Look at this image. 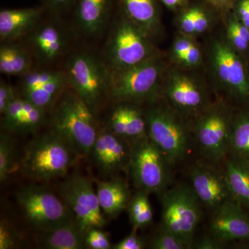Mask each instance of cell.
I'll return each instance as SVG.
<instances>
[{
  "label": "cell",
  "mask_w": 249,
  "mask_h": 249,
  "mask_svg": "<svg viewBox=\"0 0 249 249\" xmlns=\"http://www.w3.org/2000/svg\"><path fill=\"white\" fill-rule=\"evenodd\" d=\"M235 114L228 103L219 98L192 121V130L196 144L208 160L219 163L230 151Z\"/></svg>",
  "instance_id": "9"
},
{
  "label": "cell",
  "mask_w": 249,
  "mask_h": 249,
  "mask_svg": "<svg viewBox=\"0 0 249 249\" xmlns=\"http://www.w3.org/2000/svg\"><path fill=\"white\" fill-rule=\"evenodd\" d=\"M123 11L152 40L162 32L160 9L156 0H121Z\"/></svg>",
  "instance_id": "23"
},
{
  "label": "cell",
  "mask_w": 249,
  "mask_h": 249,
  "mask_svg": "<svg viewBox=\"0 0 249 249\" xmlns=\"http://www.w3.org/2000/svg\"><path fill=\"white\" fill-rule=\"evenodd\" d=\"M28 37L33 56L44 63L53 62L65 53L70 42L66 28L55 22L39 23Z\"/></svg>",
  "instance_id": "17"
},
{
  "label": "cell",
  "mask_w": 249,
  "mask_h": 249,
  "mask_svg": "<svg viewBox=\"0 0 249 249\" xmlns=\"http://www.w3.org/2000/svg\"><path fill=\"white\" fill-rule=\"evenodd\" d=\"M96 116L70 87L52 107L51 125L79 157L90 155L98 135Z\"/></svg>",
  "instance_id": "3"
},
{
  "label": "cell",
  "mask_w": 249,
  "mask_h": 249,
  "mask_svg": "<svg viewBox=\"0 0 249 249\" xmlns=\"http://www.w3.org/2000/svg\"><path fill=\"white\" fill-rule=\"evenodd\" d=\"M169 9L175 10L186 5L188 0H160Z\"/></svg>",
  "instance_id": "45"
},
{
  "label": "cell",
  "mask_w": 249,
  "mask_h": 249,
  "mask_svg": "<svg viewBox=\"0 0 249 249\" xmlns=\"http://www.w3.org/2000/svg\"><path fill=\"white\" fill-rule=\"evenodd\" d=\"M194 13L196 36L201 35L209 31L213 25V18L209 10L199 4L193 5Z\"/></svg>",
  "instance_id": "34"
},
{
  "label": "cell",
  "mask_w": 249,
  "mask_h": 249,
  "mask_svg": "<svg viewBox=\"0 0 249 249\" xmlns=\"http://www.w3.org/2000/svg\"><path fill=\"white\" fill-rule=\"evenodd\" d=\"M224 18V34L227 40L245 58V55L249 53V29L237 19L231 10L228 11Z\"/></svg>",
  "instance_id": "29"
},
{
  "label": "cell",
  "mask_w": 249,
  "mask_h": 249,
  "mask_svg": "<svg viewBox=\"0 0 249 249\" xmlns=\"http://www.w3.org/2000/svg\"><path fill=\"white\" fill-rule=\"evenodd\" d=\"M229 152L249 163V109L235 113Z\"/></svg>",
  "instance_id": "27"
},
{
  "label": "cell",
  "mask_w": 249,
  "mask_h": 249,
  "mask_svg": "<svg viewBox=\"0 0 249 249\" xmlns=\"http://www.w3.org/2000/svg\"><path fill=\"white\" fill-rule=\"evenodd\" d=\"M77 25L85 35L98 36L104 30L110 14L111 0H78Z\"/></svg>",
  "instance_id": "21"
},
{
  "label": "cell",
  "mask_w": 249,
  "mask_h": 249,
  "mask_svg": "<svg viewBox=\"0 0 249 249\" xmlns=\"http://www.w3.org/2000/svg\"><path fill=\"white\" fill-rule=\"evenodd\" d=\"M37 242L48 249H82L85 248V235L75 219L58 227L37 231Z\"/></svg>",
  "instance_id": "24"
},
{
  "label": "cell",
  "mask_w": 249,
  "mask_h": 249,
  "mask_svg": "<svg viewBox=\"0 0 249 249\" xmlns=\"http://www.w3.org/2000/svg\"><path fill=\"white\" fill-rule=\"evenodd\" d=\"M74 0H45L46 5L52 11L58 12L66 9Z\"/></svg>",
  "instance_id": "44"
},
{
  "label": "cell",
  "mask_w": 249,
  "mask_h": 249,
  "mask_svg": "<svg viewBox=\"0 0 249 249\" xmlns=\"http://www.w3.org/2000/svg\"><path fill=\"white\" fill-rule=\"evenodd\" d=\"M224 178L232 200L249 208V163L232 157L226 163Z\"/></svg>",
  "instance_id": "26"
},
{
  "label": "cell",
  "mask_w": 249,
  "mask_h": 249,
  "mask_svg": "<svg viewBox=\"0 0 249 249\" xmlns=\"http://www.w3.org/2000/svg\"><path fill=\"white\" fill-rule=\"evenodd\" d=\"M43 14L41 7L4 9L0 11L1 42H16L29 36L40 22Z\"/></svg>",
  "instance_id": "20"
},
{
  "label": "cell",
  "mask_w": 249,
  "mask_h": 249,
  "mask_svg": "<svg viewBox=\"0 0 249 249\" xmlns=\"http://www.w3.org/2000/svg\"><path fill=\"white\" fill-rule=\"evenodd\" d=\"M20 78L21 96L46 111L70 87L66 73L60 70L32 69Z\"/></svg>",
  "instance_id": "15"
},
{
  "label": "cell",
  "mask_w": 249,
  "mask_h": 249,
  "mask_svg": "<svg viewBox=\"0 0 249 249\" xmlns=\"http://www.w3.org/2000/svg\"><path fill=\"white\" fill-rule=\"evenodd\" d=\"M137 230L132 231L127 237L113 246L114 249H142L145 248V242L137 233Z\"/></svg>",
  "instance_id": "40"
},
{
  "label": "cell",
  "mask_w": 249,
  "mask_h": 249,
  "mask_svg": "<svg viewBox=\"0 0 249 249\" xmlns=\"http://www.w3.org/2000/svg\"><path fill=\"white\" fill-rule=\"evenodd\" d=\"M79 155L60 134L51 130L31 141L22 160V170L35 181L65 176Z\"/></svg>",
  "instance_id": "5"
},
{
  "label": "cell",
  "mask_w": 249,
  "mask_h": 249,
  "mask_svg": "<svg viewBox=\"0 0 249 249\" xmlns=\"http://www.w3.org/2000/svg\"><path fill=\"white\" fill-rule=\"evenodd\" d=\"M196 42L195 37L183 35L180 33L176 36L172 45L170 56L171 60L186 53Z\"/></svg>",
  "instance_id": "38"
},
{
  "label": "cell",
  "mask_w": 249,
  "mask_h": 249,
  "mask_svg": "<svg viewBox=\"0 0 249 249\" xmlns=\"http://www.w3.org/2000/svg\"><path fill=\"white\" fill-rule=\"evenodd\" d=\"M17 231L9 222L1 221L0 224V249H11L17 247L19 243Z\"/></svg>",
  "instance_id": "36"
},
{
  "label": "cell",
  "mask_w": 249,
  "mask_h": 249,
  "mask_svg": "<svg viewBox=\"0 0 249 249\" xmlns=\"http://www.w3.org/2000/svg\"><path fill=\"white\" fill-rule=\"evenodd\" d=\"M191 187L202 206L214 212L232 199L224 175L210 165L198 163L190 172Z\"/></svg>",
  "instance_id": "16"
},
{
  "label": "cell",
  "mask_w": 249,
  "mask_h": 249,
  "mask_svg": "<svg viewBox=\"0 0 249 249\" xmlns=\"http://www.w3.org/2000/svg\"><path fill=\"white\" fill-rule=\"evenodd\" d=\"M18 94L14 87L4 80L0 83V113L2 114L13 101L18 97Z\"/></svg>",
  "instance_id": "39"
},
{
  "label": "cell",
  "mask_w": 249,
  "mask_h": 249,
  "mask_svg": "<svg viewBox=\"0 0 249 249\" xmlns=\"http://www.w3.org/2000/svg\"><path fill=\"white\" fill-rule=\"evenodd\" d=\"M224 243L218 240L213 235H207L196 242L194 241L192 248L197 249H221Z\"/></svg>",
  "instance_id": "42"
},
{
  "label": "cell",
  "mask_w": 249,
  "mask_h": 249,
  "mask_svg": "<svg viewBox=\"0 0 249 249\" xmlns=\"http://www.w3.org/2000/svg\"><path fill=\"white\" fill-rule=\"evenodd\" d=\"M247 66H248V70H249V65H248V64H247Z\"/></svg>",
  "instance_id": "46"
},
{
  "label": "cell",
  "mask_w": 249,
  "mask_h": 249,
  "mask_svg": "<svg viewBox=\"0 0 249 249\" xmlns=\"http://www.w3.org/2000/svg\"><path fill=\"white\" fill-rule=\"evenodd\" d=\"M196 70L170 65L163 75L160 89V98L191 121L213 102L209 80Z\"/></svg>",
  "instance_id": "6"
},
{
  "label": "cell",
  "mask_w": 249,
  "mask_h": 249,
  "mask_svg": "<svg viewBox=\"0 0 249 249\" xmlns=\"http://www.w3.org/2000/svg\"><path fill=\"white\" fill-rule=\"evenodd\" d=\"M143 109L148 138L171 166L184 160L189 147L191 121L185 119L161 98Z\"/></svg>",
  "instance_id": "4"
},
{
  "label": "cell",
  "mask_w": 249,
  "mask_h": 249,
  "mask_svg": "<svg viewBox=\"0 0 249 249\" xmlns=\"http://www.w3.org/2000/svg\"><path fill=\"white\" fill-rule=\"evenodd\" d=\"M129 221L134 230L148 227L153 220V211L148 198V193L142 191L136 192L128 207Z\"/></svg>",
  "instance_id": "28"
},
{
  "label": "cell",
  "mask_w": 249,
  "mask_h": 249,
  "mask_svg": "<svg viewBox=\"0 0 249 249\" xmlns=\"http://www.w3.org/2000/svg\"><path fill=\"white\" fill-rule=\"evenodd\" d=\"M16 146L9 132H1L0 137V181L4 182L12 172L16 160Z\"/></svg>",
  "instance_id": "31"
},
{
  "label": "cell",
  "mask_w": 249,
  "mask_h": 249,
  "mask_svg": "<svg viewBox=\"0 0 249 249\" xmlns=\"http://www.w3.org/2000/svg\"><path fill=\"white\" fill-rule=\"evenodd\" d=\"M64 71L70 88L97 116L109 99V69L103 59L86 51L76 52L67 59Z\"/></svg>",
  "instance_id": "7"
},
{
  "label": "cell",
  "mask_w": 249,
  "mask_h": 249,
  "mask_svg": "<svg viewBox=\"0 0 249 249\" xmlns=\"http://www.w3.org/2000/svg\"><path fill=\"white\" fill-rule=\"evenodd\" d=\"M204 67L212 90L222 99L249 104V72L245 57L224 34H213L205 42Z\"/></svg>",
  "instance_id": "1"
},
{
  "label": "cell",
  "mask_w": 249,
  "mask_h": 249,
  "mask_svg": "<svg viewBox=\"0 0 249 249\" xmlns=\"http://www.w3.org/2000/svg\"><path fill=\"white\" fill-rule=\"evenodd\" d=\"M162 204V227L181 237L192 248L202 206L192 187L180 184L165 191Z\"/></svg>",
  "instance_id": "11"
},
{
  "label": "cell",
  "mask_w": 249,
  "mask_h": 249,
  "mask_svg": "<svg viewBox=\"0 0 249 249\" xmlns=\"http://www.w3.org/2000/svg\"><path fill=\"white\" fill-rule=\"evenodd\" d=\"M150 248L153 249H190L178 236L162 227L161 230L152 239Z\"/></svg>",
  "instance_id": "32"
},
{
  "label": "cell",
  "mask_w": 249,
  "mask_h": 249,
  "mask_svg": "<svg viewBox=\"0 0 249 249\" xmlns=\"http://www.w3.org/2000/svg\"><path fill=\"white\" fill-rule=\"evenodd\" d=\"M231 11L237 19L249 29V0H237Z\"/></svg>",
  "instance_id": "41"
},
{
  "label": "cell",
  "mask_w": 249,
  "mask_h": 249,
  "mask_svg": "<svg viewBox=\"0 0 249 249\" xmlns=\"http://www.w3.org/2000/svg\"><path fill=\"white\" fill-rule=\"evenodd\" d=\"M204 51L196 42L188 52L173 59L172 62L174 65L183 68L197 70L204 66Z\"/></svg>",
  "instance_id": "33"
},
{
  "label": "cell",
  "mask_w": 249,
  "mask_h": 249,
  "mask_svg": "<svg viewBox=\"0 0 249 249\" xmlns=\"http://www.w3.org/2000/svg\"><path fill=\"white\" fill-rule=\"evenodd\" d=\"M160 52L151 37L122 11L111 27L103 59L111 70H119L142 63Z\"/></svg>",
  "instance_id": "8"
},
{
  "label": "cell",
  "mask_w": 249,
  "mask_h": 249,
  "mask_svg": "<svg viewBox=\"0 0 249 249\" xmlns=\"http://www.w3.org/2000/svg\"><path fill=\"white\" fill-rule=\"evenodd\" d=\"M127 111V135L126 139L132 145L147 134V124L144 110L141 106L125 103Z\"/></svg>",
  "instance_id": "30"
},
{
  "label": "cell",
  "mask_w": 249,
  "mask_h": 249,
  "mask_svg": "<svg viewBox=\"0 0 249 249\" xmlns=\"http://www.w3.org/2000/svg\"><path fill=\"white\" fill-rule=\"evenodd\" d=\"M46 111L18 95L1 114L3 127L9 133H35L47 121Z\"/></svg>",
  "instance_id": "19"
},
{
  "label": "cell",
  "mask_w": 249,
  "mask_h": 249,
  "mask_svg": "<svg viewBox=\"0 0 249 249\" xmlns=\"http://www.w3.org/2000/svg\"><path fill=\"white\" fill-rule=\"evenodd\" d=\"M170 63L160 52L145 61L119 70L109 69V98L115 103L148 104L160 98L162 79Z\"/></svg>",
  "instance_id": "2"
},
{
  "label": "cell",
  "mask_w": 249,
  "mask_h": 249,
  "mask_svg": "<svg viewBox=\"0 0 249 249\" xmlns=\"http://www.w3.org/2000/svg\"><path fill=\"white\" fill-rule=\"evenodd\" d=\"M85 246L90 249H109L111 247L109 235L103 231L102 228H93L87 232Z\"/></svg>",
  "instance_id": "35"
},
{
  "label": "cell",
  "mask_w": 249,
  "mask_h": 249,
  "mask_svg": "<svg viewBox=\"0 0 249 249\" xmlns=\"http://www.w3.org/2000/svg\"><path fill=\"white\" fill-rule=\"evenodd\" d=\"M206 1L211 6H213L214 9L227 13L228 11L232 9V6L237 0H206Z\"/></svg>",
  "instance_id": "43"
},
{
  "label": "cell",
  "mask_w": 249,
  "mask_h": 249,
  "mask_svg": "<svg viewBox=\"0 0 249 249\" xmlns=\"http://www.w3.org/2000/svg\"><path fill=\"white\" fill-rule=\"evenodd\" d=\"M16 197L24 217L37 231L50 230L74 219L62 198L46 187H23Z\"/></svg>",
  "instance_id": "10"
},
{
  "label": "cell",
  "mask_w": 249,
  "mask_h": 249,
  "mask_svg": "<svg viewBox=\"0 0 249 249\" xmlns=\"http://www.w3.org/2000/svg\"><path fill=\"white\" fill-rule=\"evenodd\" d=\"M178 26L181 34L191 37H196L193 5L187 6L182 10L178 17Z\"/></svg>",
  "instance_id": "37"
},
{
  "label": "cell",
  "mask_w": 249,
  "mask_h": 249,
  "mask_svg": "<svg viewBox=\"0 0 249 249\" xmlns=\"http://www.w3.org/2000/svg\"><path fill=\"white\" fill-rule=\"evenodd\" d=\"M32 53L16 42H4L0 47V71L9 76H22L32 70Z\"/></svg>",
  "instance_id": "25"
},
{
  "label": "cell",
  "mask_w": 249,
  "mask_h": 249,
  "mask_svg": "<svg viewBox=\"0 0 249 249\" xmlns=\"http://www.w3.org/2000/svg\"><path fill=\"white\" fill-rule=\"evenodd\" d=\"M133 145L106 127L100 131L90 156L98 173L105 178H116L128 171Z\"/></svg>",
  "instance_id": "14"
},
{
  "label": "cell",
  "mask_w": 249,
  "mask_h": 249,
  "mask_svg": "<svg viewBox=\"0 0 249 249\" xmlns=\"http://www.w3.org/2000/svg\"><path fill=\"white\" fill-rule=\"evenodd\" d=\"M96 193L103 213L110 218L116 217L127 210L132 197L128 185L117 177L98 181Z\"/></svg>",
  "instance_id": "22"
},
{
  "label": "cell",
  "mask_w": 249,
  "mask_h": 249,
  "mask_svg": "<svg viewBox=\"0 0 249 249\" xmlns=\"http://www.w3.org/2000/svg\"><path fill=\"white\" fill-rule=\"evenodd\" d=\"M170 164L148 137L135 142L129 163V175L139 191L163 194L170 181Z\"/></svg>",
  "instance_id": "12"
},
{
  "label": "cell",
  "mask_w": 249,
  "mask_h": 249,
  "mask_svg": "<svg viewBox=\"0 0 249 249\" xmlns=\"http://www.w3.org/2000/svg\"><path fill=\"white\" fill-rule=\"evenodd\" d=\"M211 235L226 243L236 240H249V217L242 206L230 199L213 213Z\"/></svg>",
  "instance_id": "18"
},
{
  "label": "cell",
  "mask_w": 249,
  "mask_h": 249,
  "mask_svg": "<svg viewBox=\"0 0 249 249\" xmlns=\"http://www.w3.org/2000/svg\"><path fill=\"white\" fill-rule=\"evenodd\" d=\"M59 196L65 201L83 233L93 228H103L106 219L91 180L74 173L58 186Z\"/></svg>",
  "instance_id": "13"
}]
</instances>
